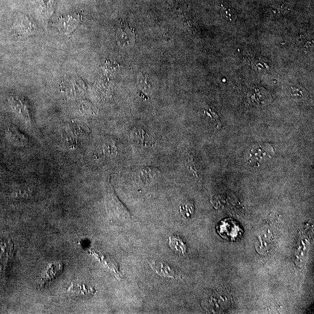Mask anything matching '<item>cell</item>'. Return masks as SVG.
Returning <instances> with one entry per match:
<instances>
[{"label": "cell", "instance_id": "obj_8", "mask_svg": "<svg viewBox=\"0 0 314 314\" xmlns=\"http://www.w3.org/2000/svg\"><path fill=\"white\" fill-rule=\"evenodd\" d=\"M18 28L21 34L26 36V34L34 33L36 30V25L29 17L25 16L18 23Z\"/></svg>", "mask_w": 314, "mask_h": 314}, {"label": "cell", "instance_id": "obj_5", "mask_svg": "<svg viewBox=\"0 0 314 314\" xmlns=\"http://www.w3.org/2000/svg\"><path fill=\"white\" fill-rule=\"evenodd\" d=\"M10 106L14 111L16 114L20 116V118L25 120V122H29L30 120V117L29 110L27 109L25 103L23 100L18 98V97H11L8 99Z\"/></svg>", "mask_w": 314, "mask_h": 314}, {"label": "cell", "instance_id": "obj_11", "mask_svg": "<svg viewBox=\"0 0 314 314\" xmlns=\"http://www.w3.org/2000/svg\"><path fill=\"white\" fill-rule=\"evenodd\" d=\"M220 12L223 18L229 22L235 21L237 19V13L232 6L226 4H221L220 6Z\"/></svg>", "mask_w": 314, "mask_h": 314}, {"label": "cell", "instance_id": "obj_3", "mask_svg": "<svg viewBox=\"0 0 314 314\" xmlns=\"http://www.w3.org/2000/svg\"><path fill=\"white\" fill-rule=\"evenodd\" d=\"M64 265L61 262H53L48 264L40 277V285L45 287L63 273Z\"/></svg>", "mask_w": 314, "mask_h": 314}, {"label": "cell", "instance_id": "obj_6", "mask_svg": "<svg viewBox=\"0 0 314 314\" xmlns=\"http://www.w3.org/2000/svg\"><path fill=\"white\" fill-rule=\"evenodd\" d=\"M96 290L94 288L89 287L85 285H79L72 283L70 288L67 290L69 295L75 298H81L91 296L95 294Z\"/></svg>", "mask_w": 314, "mask_h": 314}, {"label": "cell", "instance_id": "obj_7", "mask_svg": "<svg viewBox=\"0 0 314 314\" xmlns=\"http://www.w3.org/2000/svg\"><path fill=\"white\" fill-rule=\"evenodd\" d=\"M6 132L9 140L16 146H25L28 141L26 137L15 127L9 126Z\"/></svg>", "mask_w": 314, "mask_h": 314}, {"label": "cell", "instance_id": "obj_9", "mask_svg": "<svg viewBox=\"0 0 314 314\" xmlns=\"http://www.w3.org/2000/svg\"><path fill=\"white\" fill-rule=\"evenodd\" d=\"M78 20L74 17L68 16L61 20L60 30L62 32L69 34L77 28L78 25Z\"/></svg>", "mask_w": 314, "mask_h": 314}, {"label": "cell", "instance_id": "obj_4", "mask_svg": "<svg viewBox=\"0 0 314 314\" xmlns=\"http://www.w3.org/2000/svg\"><path fill=\"white\" fill-rule=\"evenodd\" d=\"M116 38L119 43L123 46H129L133 45L135 41V33L132 27L121 24L118 32Z\"/></svg>", "mask_w": 314, "mask_h": 314}, {"label": "cell", "instance_id": "obj_10", "mask_svg": "<svg viewBox=\"0 0 314 314\" xmlns=\"http://www.w3.org/2000/svg\"><path fill=\"white\" fill-rule=\"evenodd\" d=\"M170 246L172 249L178 252L179 253L184 254L186 251V245L184 240L177 235H173L170 237Z\"/></svg>", "mask_w": 314, "mask_h": 314}, {"label": "cell", "instance_id": "obj_1", "mask_svg": "<svg viewBox=\"0 0 314 314\" xmlns=\"http://www.w3.org/2000/svg\"><path fill=\"white\" fill-rule=\"evenodd\" d=\"M15 253L11 238L6 234H0V278L5 275L11 264Z\"/></svg>", "mask_w": 314, "mask_h": 314}, {"label": "cell", "instance_id": "obj_14", "mask_svg": "<svg viewBox=\"0 0 314 314\" xmlns=\"http://www.w3.org/2000/svg\"><path fill=\"white\" fill-rule=\"evenodd\" d=\"M41 9V12L44 15L50 14L51 8V1L48 0L47 2H45V0H39Z\"/></svg>", "mask_w": 314, "mask_h": 314}, {"label": "cell", "instance_id": "obj_13", "mask_svg": "<svg viewBox=\"0 0 314 314\" xmlns=\"http://www.w3.org/2000/svg\"><path fill=\"white\" fill-rule=\"evenodd\" d=\"M134 141L139 144L150 145L153 143V140L143 130H138L134 136Z\"/></svg>", "mask_w": 314, "mask_h": 314}, {"label": "cell", "instance_id": "obj_2", "mask_svg": "<svg viewBox=\"0 0 314 314\" xmlns=\"http://www.w3.org/2000/svg\"><path fill=\"white\" fill-rule=\"evenodd\" d=\"M217 230L224 239L229 240H236L241 236L242 230L237 224L232 219L222 220L217 226Z\"/></svg>", "mask_w": 314, "mask_h": 314}, {"label": "cell", "instance_id": "obj_12", "mask_svg": "<svg viewBox=\"0 0 314 314\" xmlns=\"http://www.w3.org/2000/svg\"><path fill=\"white\" fill-rule=\"evenodd\" d=\"M181 214L186 218H191L194 214L195 206L192 202H185L180 206Z\"/></svg>", "mask_w": 314, "mask_h": 314}]
</instances>
